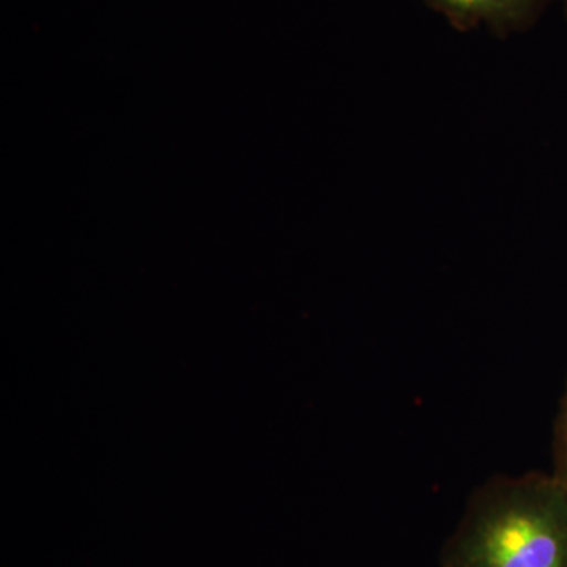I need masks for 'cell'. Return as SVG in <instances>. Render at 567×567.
I'll use <instances>...</instances> for the list:
<instances>
[{
    "mask_svg": "<svg viewBox=\"0 0 567 567\" xmlns=\"http://www.w3.org/2000/svg\"><path fill=\"white\" fill-rule=\"evenodd\" d=\"M442 567H567V492L532 472L481 484L440 555Z\"/></svg>",
    "mask_w": 567,
    "mask_h": 567,
    "instance_id": "cell-1",
    "label": "cell"
},
{
    "mask_svg": "<svg viewBox=\"0 0 567 567\" xmlns=\"http://www.w3.org/2000/svg\"><path fill=\"white\" fill-rule=\"evenodd\" d=\"M458 32L487 28L498 37L524 32L554 0H424Z\"/></svg>",
    "mask_w": 567,
    "mask_h": 567,
    "instance_id": "cell-2",
    "label": "cell"
},
{
    "mask_svg": "<svg viewBox=\"0 0 567 567\" xmlns=\"http://www.w3.org/2000/svg\"><path fill=\"white\" fill-rule=\"evenodd\" d=\"M554 464L551 475L557 477L558 483L567 492V386L559 405L557 423H555Z\"/></svg>",
    "mask_w": 567,
    "mask_h": 567,
    "instance_id": "cell-3",
    "label": "cell"
},
{
    "mask_svg": "<svg viewBox=\"0 0 567 567\" xmlns=\"http://www.w3.org/2000/svg\"><path fill=\"white\" fill-rule=\"evenodd\" d=\"M559 3L563 6V11H565V17L567 20V0H558Z\"/></svg>",
    "mask_w": 567,
    "mask_h": 567,
    "instance_id": "cell-4",
    "label": "cell"
}]
</instances>
